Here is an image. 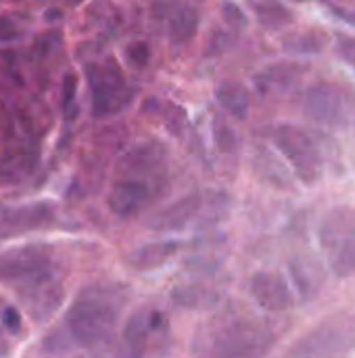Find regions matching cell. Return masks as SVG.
Masks as SVG:
<instances>
[{
  "label": "cell",
  "mask_w": 355,
  "mask_h": 358,
  "mask_svg": "<svg viewBox=\"0 0 355 358\" xmlns=\"http://www.w3.org/2000/svg\"><path fill=\"white\" fill-rule=\"evenodd\" d=\"M130 300V287L121 283H94L84 287L65 315V331L71 344L94 348L107 344Z\"/></svg>",
  "instance_id": "obj_1"
},
{
  "label": "cell",
  "mask_w": 355,
  "mask_h": 358,
  "mask_svg": "<svg viewBox=\"0 0 355 358\" xmlns=\"http://www.w3.org/2000/svg\"><path fill=\"white\" fill-rule=\"evenodd\" d=\"M0 281L15 283L23 294L29 289L36 294V310H42V319L56 310L63 300V285L54 279L52 254L46 245H27L0 254Z\"/></svg>",
  "instance_id": "obj_2"
},
{
  "label": "cell",
  "mask_w": 355,
  "mask_h": 358,
  "mask_svg": "<svg viewBox=\"0 0 355 358\" xmlns=\"http://www.w3.org/2000/svg\"><path fill=\"white\" fill-rule=\"evenodd\" d=\"M274 338L264 321L243 310H226L203 329V338H197L201 348L213 357H262L270 350Z\"/></svg>",
  "instance_id": "obj_3"
},
{
  "label": "cell",
  "mask_w": 355,
  "mask_h": 358,
  "mask_svg": "<svg viewBox=\"0 0 355 358\" xmlns=\"http://www.w3.org/2000/svg\"><path fill=\"white\" fill-rule=\"evenodd\" d=\"M318 239L333 275H355V206L331 208L318 224Z\"/></svg>",
  "instance_id": "obj_4"
},
{
  "label": "cell",
  "mask_w": 355,
  "mask_h": 358,
  "mask_svg": "<svg viewBox=\"0 0 355 358\" xmlns=\"http://www.w3.org/2000/svg\"><path fill=\"white\" fill-rule=\"evenodd\" d=\"M355 348V317L349 313H335L305 331L287 355L295 358L343 357Z\"/></svg>",
  "instance_id": "obj_5"
},
{
  "label": "cell",
  "mask_w": 355,
  "mask_h": 358,
  "mask_svg": "<svg viewBox=\"0 0 355 358\" xmlns=\"http://www.w3.org/2000/svg\"><path fill=\"white\" fill-rule=\"evenodd\" d=\"M86 78H88L90 92H92L94 117H111L123 111L134 99V88L128 84L121 67L117 65L113 57L88 63Z\"/></svg>",
  "instance_id": "obj_6"
},
{
  "label": "cell",
  "mask_w": 355,
  "mask_h": 358,
  "mask_svg": "<svg viewBox=\"0 0 355 358\" xmlns=\"http://www.w3.org/2000/svg\"><path fill=\"white\" fill-rule=\"evenodd\" d=\"M274 145L303 185L314 187L316 182H320L324 172L322 153L303 128L295 124H280L274 130Z\"/></svg>",
  "instance_id": "obj_7"
},
{
  "label": "cell",
  "mask_w": 355,
  "mask_h": 358,
  "mask_svg": "<svg viewBox=\"0 0 355 358\" xmlns=\"http://www.w3.org/2000/svg\"><path fill=\"white\" fill-rule=\"evenodd\" d=\"M305 115L326 128H343L349 120V101L333 82H314L303 96Z\"/></svg>",
  "instance_id": "obj_8"
},
{
  "label": "cell",
  "mask_w": 355,
  "mask_h": 358,
  "mask_svg": "<svg viewBox=\"0 0 355 358\" xmlns=\"http://www.w3.org/2000/svg\"><path fill=\"white\" fill-rule=\"evenodd\" d=\"M165 157L167 151L159 141H142L119 157L117 172L119 176H138L157 185L165 176Z\"/></svg>",
  "instance_id": "obj_9"
},
{
  "label": "cell",
  "mask_w": 355,
  "mask_h": 358,
  "mask_svg": "<svg viewBox=\"0 0 355 358\" xmlns=\"http://www.w3.org/2000/svg\"><path fill=\"white\" fill-rule=\"evenodd\" d=\"M159 187L146 178L138 176H119L115 185L111 187V193L107 197L109 210L119 218H132L142 208H146L155 199V191Z\"/></svg>",
  "instance_id": "obj_10"
},
{
  "label": "cell",
  "mask_w": 355,
  "mask_h": 358,
  "mask_svg": "<svg viewBox=\"0 0 355 358\" xmlns=\"http://www.w3.org/2000/svg\"><path fill=\"white\" fill-rule=\"evenodd\" d=\"M249 294L266 313H287L295 306L293 289L278 271H257L249 281Z\"/></svg>",
  "instance_id": "obj_11"
},
{
  "label": "cell",
  "mask_w": 355,
  "mask_h": 358,
  "mask_svg": "<svg viewBox=\"0 0 355 358\" xmlns=\"http://www.w3.org/2000/svg\"><path fill=\"white\" fill-rule=\"evenodd\" d=\"M165 331V319L163 313L157 308H138L123 327V344L132 355H146L151 340H155L159 334Z\"/></svg>",
  "instance_id": "obj_12"
},
{
  "label": "cell",
  "mask_w": 355,
  "mask_h": 358,
  "mask_svg": "<svg viewBox=\"0 0 355 358\" xmlns=\"http://www.w3.org/2000/svg\"><path fill=\"white\" fill-rule=\"evenodd\" d=\"M305 67L297 61H278L255 76V88L264 96H285L297 88L299 80L303 78Z\"/></svg>",
  "instance_id": "obj_13"
},
{
  "label": "cell",
  "mask_w": 355,
  "mask_h": 358,
  "mask_svg": "<svg viewBox=\"0 0 355 358\" xmlns=\"http://www.w3.org/2000/svg\"><path fill=\"white\" fill-rule=\"evenodd\" d=\"M289 273L303 302H312L326 283V268L314 254H295L289 260Z\"/></svg>",
  "instance_id": "obj_14"
},
{
  "label": "cell",
  "mask_w": 355,
  "mask_h": 358,
  "mask_svg": "<svg viewBox=\"0 0 355 358\" xmlns=\"http://www.w3.org/2000/svg\"><path fill=\"white\" fill-rule=\"evenodd\" d=\"M201 208H203V195L197 191L188 193L176 199L174 203H169L167 208L159 210L151 218V227L157 231H180L201 212Z\"/></svg>",
  "instance_id": "obj_15"
},
{
  "label": "cell",
  "mask_w": 355,
  "mask_h": 358,
  "mask_svg": "<svg viewBox=\"0 0 355 358\" xmlns=\"http://www.w3.org/2000/svg\"><path fill=\"white\" fill-rule=\"evenodd\" d=\"M180 250L178 241H155V243H146L136 248L134 252L128 254L126 264L136 271V273H149L155 268H161L163 264H167Z\"/></svg>",
  "instance_id": "obj_16"
},
{
  "label": "cell",
  "mask_w": 355,
  "mask_h": 358,
  "mask_svg": "<svg viewBox=\"0 0 355 358\" xmlns=\"http://www.w3.org/2000/svg\"><path fill=\"white\" fill-rule=\"evenodd\" d=\"M253 170L257 174V178L270 187L276 189H293V178L291 172L280 164V159L268 151V149H257V155L253 157Z\"/></svg>",
  "instance_id": "obj_17"
},
{
  "label": "cell",
  "mask_w": 355,
  "mask_h": 358,
  "mask_svg": "<svg viewBox=\"0 0 355 358\" xmlns=\"http://www.w3.org/2000/svg\"><path fill=\"white\" fill-rule=\"evenodd\" d=\"M331 38L324 29L318 27H308V29H299L293 31L289 36L282 38V48L289 55L295 57H308V55H320L326 46H328Z\"/></svg>",
  "instance_id": "obj_18"
},
{
  "label": "cell",
  "mask_w": 355,
  "mask_h": 358,
  "mask_svg": "<svg viewBox=\"0 0 355 358\" xmlns=\"http://www.w3.org/2000/svg\"><path fill=\"white\" fill-rule=\"evenodd\" d=\"M216 101L236 120H245L249 113V90L239 80H222L216 86Z\"/></svg>",
  "instance_id": "obj_19"
},
{
  "label": "cell",
  "mask_w": 355,
  "mask_h": 358,
  "mask_svg": "<svg viewBox=\"0 0 355 358\" xmlns=\"http://www.w3.org/2000/svg\"><path fill=\"white\" fill-rule=\"evenodd\" d=\"M199 23H201V17H199L197 8H192L188 4L178 6L169 15V23H167V36H169L172 44L190 42L199 31Z\"/></svg>",
  "instance_id": "obj_20"
},
{
  "label": "cell",
  "mask_w": 355,
  "mask_h": 358,
  "mask_svg": "<svg viewBox=\"0 0 355 358\" xmlns=\"http://www.w3.org/2000/svg\"><path fill=\"white\" fill-rule=\"evenodd\" d=\"M172 300L176 306H182V308H205V306H213L218 302V294H216V289H211L207 285L190 283V285L176 287L172 294Z\"/></svg>",
  "instance_id": "obj_21"
},
{
  "label": "cell",
  "mask_w": 355,
  "mask_h": 358,
  "mask_svg": "<svg viewBox=\"0 0 355 358\" xmlns=\"http://www.w3.org/2000/svg\"><path fill=\"white\" fill-rule=\"evenodd\" d=\"M255 17L268 31H280L293 23V13L278 2H255Z\"/></svg>",
  "instance_id": "obj_22"
},
{
  "label": "cell",
  "mask_w": 355,
  "mask_h": 358,
  "mask_svg": "<svg viewBox=\"0 0 355 358\" xmlns=\"http://www.w3.org/2000/svg\"><path fill=\"white\" fill-rule=\"evenodd\" d=\"M52 216V210L50 206H44V203H38V206H29L27 210L25 208H19V210H13L8 212L4 218H2V224L8 227V229H29V227H40L46 222V218Z\"/></svg>",
  "instance_id": "obj_23"
},
{
  "label": "cell",
  "mask_w": 355,
  "mask_h": 358,
  "mask_svg": "<svg viewBox=\"0 0 355 358\" xmlns=\"http://www.w3.org/2000/svg\"><path fill=\"white\" fill-rule=\"evenodd\" d=\"M75 92H77V78L73 71H67L63 78V94H61V109L67 113V120H73L75 107Z\"/></svg>",
  "instance_id": "obj_24"
},
{
  "label": "cell",
  "mask_w": 355,
  "mask_h": 358,
  "mask_svg": "<svg viewBox=\"0 0 355 358\" xmlns=\"http://www.w3.org/2000/svg\"><path fill=\"white\" fill-rule=\"evenodd\" d=\"M165 120V126L172 134H180L184 124H186V111L176 105V103H163L161 105V111H159Z\"/></svg>",
  "instance_id": "obj_25"
},
{
  "label": "cell",
  "mask_w": 355,
  "mask_h": 358,
  "mask_svg": "<svg viewBox=\"0 0 355 358\" xmlns=\"http://www.w3.org/2000/svg\"><path fill=\"white\" fill-rule=\"evenodd\" d=\"M222 19H224V23L228 27H232L236 31H241V29H245L249 25V19H247L245 10L236 2H232V0H224V4H222Z\"/></svg>",
  "instance_id": "obj_26"
},
{
  "label": "cell",
  "mask_w": 355,
  "mask_h": 358,
  "mask_svg": "<svg viewBox=\"0 0 355 358\" xmlns=\"http://www.w3.org/2000/svg\"><path fill=\"white\" fill-rule=\"evenodd\" d=\"M213 141H216V147L222 153H232L236 149V143H239L236 132L228 124H224V122H216V126H213Z\"/></svg>",
  "instance_id": "obj_27"
},
{
  "label": "cell",
  "mask_w": 355,
  "mask_h": 358,
  "mask_svg": "<svg viewBox=\"0 0 355 358\" xmlns=\"http://www.w3.org/2000/svg\"><path fill=\"white\" fill-rule=\"evenodd\" d=\"M123 52H126L128 63L136 69H142L151 63V46L146 42H138V40L130 42Z\"/></svg>",
  "instance_id": "obj_28"
},
{
  "label": "cell",
  "mask_w": 355,
  "mask_h": 358,
  "mask_svg": "<svg viewBox=\"0 0 355 358\" xmlns=\"http://www.w3.org/2000/svg\"><path fill=\"white\" fill-rule=\"evenodd\" d=\"M232 34H228V31H220V29H216L211 36H209V40H207V48H205V55H222V52H226L230 46H232Z\"/></svg>",
  "instance_id": "obj_29"
},
{
  "label": "cell",
  "mask_w": 355,
  "mask_h": 358,
  "mask_svg": "<svg viewBox=\"0 0 355 358\" xmlns=\"http://www.w3.org/2000/svg\"><path fill=\"white\" fill-rule=\"evenodd\" d=\"M337 55L349 67H355V36H339V40H337Z\"/></svg>",
  "instance_id": "obj_30"
},
{
  "label": "cell",
  "mask_w": 355,
  "mask_h": 358,
  "mask_svg": "<svg viewBox=\"0 0 355 358\" xmlns=\"http://www.w3.org/2000/svg\"><path fill=\"white\" fill-rule=\"evenodd\" d=\"M19 38V27L8 15H0V42H13Z\"/></svg>",
  "instance_id": "obj_31"
},
{
  "label": "cell",
  "mask_w": 355,
  "mask_h": 358,
  "mask_svg": "<svg viewBox=\"0 0 355 358\" xmlns=\"http://www.w3.org/2000/svg\"><path fill=\"white\" fill-rule=\"evenodd\" d=\"M2 325L10 331V334H19L21 329V315L15 306H6L2 313Z\"/></svg>",
  "instance_id": "obj_32"
},
{
  "label": "cell",
  "mask_w": 355,
  "mask_h": 358,
  "mask_svg": "<svg viewBox=\"0 0 355 358\" xmlns=\"http://www.w3.org/2000/svg\"><path fill=\"white\" fill-rule=\"evenodd\" d=\"M293 2H303V0H293Z\"/></svg>",
  "instance_id": "obj_33"
}]
</instances>
